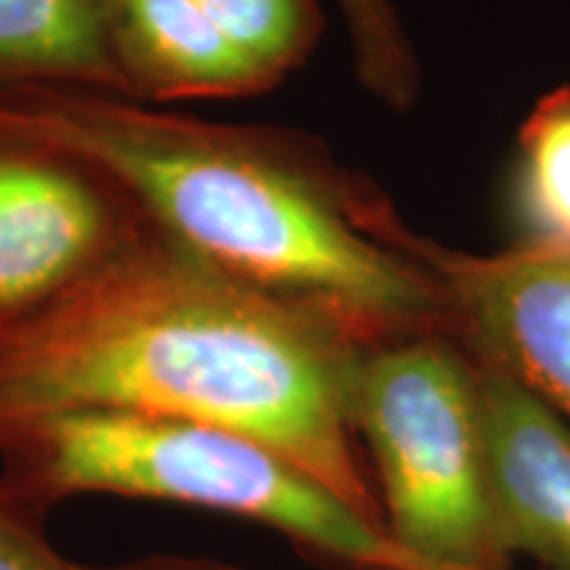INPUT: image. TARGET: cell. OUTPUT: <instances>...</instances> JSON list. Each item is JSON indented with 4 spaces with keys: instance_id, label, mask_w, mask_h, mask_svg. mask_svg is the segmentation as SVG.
<instances>
[{
    "instance_id": "9",
    "label": "cell",
    "mask_w": 570,
    "mask_h": 570,
    "mask_svg": "<svg viewBox=\"0 0 570 570\" xmlns=\"http://www.w3.org/2000/svg\"><path fill=\"white\" fill-rule=\"evenodd\" d=\"M111 0H0V90L125 96L109 40Z\"/></svg>"
},
{
    "instance_id": "8",
    "label": "cell",
    "mask_w": 570,
    "mask_h": 570,
    "mask_svg": "<svg viewBox=\"0 0 570 570\" xmlns=\"http://www.w3.org/2000/svg\"><path fill=\"white\" fill-rule=\"evenodd\" d=\"M109 40L125 98L138 104L248 98L277 85L198 0H111Z\"/></svg>"
},
{
    "instance_id": "5",
    "label": "cell",
    "mask_w": 570,
    "mask_h": 570,
    "mask_svg": "<svg viewBox=\"0 0 570 570\" xmlns=\"http://www.w3.org/2000/svg\"><path fill=\"white\" fill-rule=\"evenodd\" d=\"M140 227L101 175L0 125V331L80 283Z\"/></svg>"
},
{
    "instance_id": "10",
    "label": "cell",
    "mask_w": 570,
    "mask_h": 570,
    "mask_svg": "<svg viewBox=\"0 0 570 570\" xmlns=\"http://www.w3.org/2000/svg\"><path fill=\"white\" fill-rule=\"evenodd\" d=\"M515 194L525 240L570 244V85L547 92L520 125Z\"/></svg>"
},
{
    "instance_id": "6",
    "label": "cell",
    "mask_w": 570,
    "mask_h": 570,
    "mask_svg": "<svg viewBox=\"0 0 570 570\" xmlns=\"http://www.w3.org/2000/svg\"><path fill=\"white\" fill-rule=\"evenodd\" d=\"M412 252L444 291L449 338L570 423V244L468 254L412 233Z\"/></svg>"
},
{
    "instance_id": "13",
    "label": "cell",
    "mask_w": 570,
    "mask_h": 570,
    "mask_svg": "<svg viewBox=\"0 0 570 570\" xmlns=\"http://www.w3.org/2000/svg\"><path fill=\"white\" fill-rule=\"evenodd\" d=\"M0 570H77L42 531V515L0 481Z\"/></svg>"
},
{
    "instance_id": "2",
    "label": "cell",
    "mask_w": 570,
    "mask_h": 570,
    "mask_svg": "<svg viewBox=\"0 0 570 570\" xmlns=\"http://www.w3.org/2000/svg\"><path fill=\"white\" fill-rule=\"evenodd\" d=\"M362 354L325 320L142 225L80 283L0 331V417L122 410L227 428L386 529L348 415Z\"/></svg>"
},
{
    "instance_id": "11",
    "label": "cell",
    "mask_w": 570,
    "mask_h": 570,
    "mask_svg": "<svg viewBox=\"0 0 570 570\" xmlns=\"http://www.w3.org/2000/svg\"><path fill=\"white\" fill-rule=\"evenodd\" d=\"M198 6L277 85L304 67L323 35L317 0H198Z\"/></svg>"
},
{
    "instance_id": "3",
    "label": "cell",
    "mask_w": 570,
    "mask_h": 570,
    "mask_svg": "<svg viewBox=\"0 0 570 570\" xmlns=\"http://www.w3.org/2000/svg\"><path fill=\"white\" fill-rule=\"evenodd\" d=\"M0 481L40 515L80 494L156 499L254 520L344 570H446L273 446L196 420L122 410L0 417Z\"/></svg>"
},
{
    "instance_id": "14",
    "label": "cell",
    "mask_w": 570,
    "mask_h": 570,
    "mask_svg": "<svg viewBox=\"0 0 570 570\" xmlns=\"http://www.w3.org/2000/svg\"><path fill=\"white\" fill-rule=\"evenodd\" d=\"M77 570H244L230 562L212 560V558H194V554H146L117 562V566H82L77 562Z\"/></svg>"
},
{
    "instance_id": "1",
    "label": "cell",
    "mask_w": 570,
    "mask_h": 570,
    "mask_svg": "<svg viewBox=\"0 0 570 570\" xmlns=\"http://www.w3.org/2000/svg\"><path fill=\"white\" fill-rule=\"evenodd\" d=\"M0 125L85 164L154 233L365 352L449 336L441 283L412 252L415 230L312 135L80 88L0 90Z\"/></svg>"
},
{
    "instance_id": "7",
    "label": "cell",
    "mask_w": 570,
    "mask_h": 570,
    "mask_svg": "<svg viewBox=\"0 0 570 570\" xmlns=\"http://www.w3.org/2000/svg\"><path fill=\"white\" fill-rule=\"evenodd\" d=\"M473 362L494 510L510 552L570 570V423L515 377Z\"/></svg>"
},
{
    "instance_id": "12",
    "label": "cell",
    "mask_w": 570,
    "mask_h": 570,
    "mask_svg": "<svg viewBox=\"0 0 570 570\" xmlns=\"http://www.w3.org/2000/svg\"><path fill=\"white\" fill-rule=\"evenodd\" d=\"M354 75L375 101L404 114L417 104L420 63L391 0H338Z\"/></svg>"
},
{
    "instance_id": "4",
    "label": "cell",
    "mask_w": 570,
    "mask_h": 570,
    "mask_svg": "<svg viewBox=\"0 0 570 570\" xmlns=\"http://www.w3.org/2000/svg\"><path fill=\"white\" fill-rule=\"evenodd\" d=\"M348 415L373 458L386 531L446 570H512L491 497L475 367L458 341L417 336L356 362Z\"/></svg>"
}]
</instances>
